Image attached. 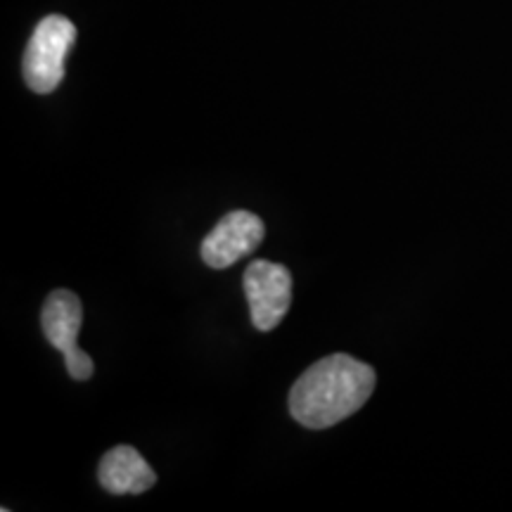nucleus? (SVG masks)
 Segmentation results:
<instances>
[{
  "mask_svg": "<svg viewBox=\"0 0 512 512\" xmlns=\"http://www.w3.org/2000/svg\"><path fill=\"white\" fill-rule=\"evenodd\" d=\"M76 41V27L62 15L38 24L24 53V81L34 93H53L64 79V60Z\"/></svg>",
  "mask_w": 512,
  "mask_h": 512,
  "instance_id": "2",
  "label": "nucleus"
},
{
  "mask_svg": "<svg viewBox=\"0 0 512 512\" xmlns=\"http://www.w3.org/2000/svg\"><path fill=\"white\" fill-rule=\"evenodd\" d=\"M375 370L349 354L320 358L292 384L290 413L309 430H325L366 406L375 389Z\"/></svg>",
  "mask_w": 512,
  "mask_h": 512,
  "instance_id": "1",
  "label": "nucleus"
},
{
  "mask_svg": "<svg viewBox=\"0 0 512 512\" xmlns=\"http://www.w3.org/2000/svg\"><path fill=\"white\" fill-rule=\"evenodd\" d=\"M245 297L254 328L261 332L275 330L292 304L290 271L273 261H254L245 271Z\"/></svg>",
  "mask_w": 512,
  "mask_h": 512,
  "instance_id": "3",
  "label": "nucleus"
},
{
  "mask_svg": "<svg viewBox=\"0 0 512 512\" xmlns=\"http://www.w3.org/2000/svg\"><path fill=\"white\" fill-rule=\"evenodd\" d=\"M98 477L110 494H145L157 484V475L133 446H114L100 460Z\"/></svg>",
  "mask_w": 512,
  "mask_h": 512,
  "instance_id": "5",
  "label": "nucleus"
},
{
  "mask_svg": "<svg viewBox=\"0 0 512 512\" xmlns=\"http://www.w3.org/2000/svg\"><path fill=\"white\" fill-rule=\"evenodd\" d=\"M264 235V221L252 211H230L204 238L200 249L202 261L216 271L238 264L240 259L259 249Z\"/></svg>",
  "mask_w": 512,
  "mask_h": 512,
  "instance_id": "4",
  "label": "nucleus"
},
{
  "mask_svg": "<svg viewBox=\"0 0 512 512\" xmlns=\"http://www.w3.org/2000/svg\"><path fill=\"white\" fill-rule=\"evenodd\" d=\"M83 320V306L81 299L76 297L74 292L69 290H55L48 294L46 304H43L41 323H43V335L57 351H62L64 358L76 354L79 344H76V337H79Z\"/></svg>",
  "mask_w": 512,
  "mask_h": 512,
  "instance_id": "6",
  "label": "nucleus"
}]
</instances>
